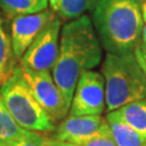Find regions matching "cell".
Wrapping results in <instances>:
<instances>
[{
    "instance_id": "6da1fadb",
    "label": "cell",
    "mask_w": 146,
    "mask_h": 146,
    "mask_svg": "<svg viewBox=\"0 0 146 146\" xmlns=\"http://www.w3.org/2000/svg\"><path fill=\"white\" fill-rule=\"evenodd\" d=\"M102 48L92 20L88 15L79 16L63 25L52 76L69 108L80 75L102 62Z\"/></svg>"
},
{
    "instance_id": "7a4b0ae2",
    "label": "cell",
    "mask_w": 146,
    "mask_h": 146,
    "mask_svg": "<svg viewBox=\"0 0 146 146\" xmlns=\"http://www.w3.org/2000/svg\"><path fill=\"white\" fill-rule=\"evenodd\" d=\"M142 0H99L92 10V23L107 53L134 52L141 43L144 20Z\"/></svg>"
},
{
    "instance_id": "3957f363",
    "label": "cell",
    "mask_w": 146,
    "mask_h": 146,
    "mask_svg": "<svg viewBox=\"0 0 146 146\" xmlns=\"http://www.w3.org/2000/svg\"><path fill=\"white\" fill-rule=\"evenodd\" d=\"M102 75L105 80V102L108 113L146 98L145 75L134 52L107 53L102 64Z\"/></svg>"
},
{
    "instance_id": "277c9868",
    "label": "cell",
    "mask_w": 146,
    "mask_h": 146,
    "mask_svg": "<svg viewBox=\"0 0 146 146\" xmlns=\"http://www.w3.org/2000/svg\"><path fill=\"white\" fill-rule=\"evenodd\" d=\"M0 96L11 116L23 129L44 134L55 131L56 122L33 95L20 65L0 86Z\"/></svg>"
},
{
    "instance_id": "5b68a950",
    "label": "cell",
    "mask_w": 146,
    "mask_h": 146,
    "mask_svg": "<svg viewBox=\"0 0 146 146\" xmlns=\"http://www.w3.org/2000/svg\"><path fill=\"white\" fill-rule=\"evenodd\" d=\"M61 29L62 20L56 15L31 42L20 65L37 72H52L58 58Z\"/></svg>"
},
{
    "instance_id": "8992f818",
    "label": "cell",
    "mask_w": 146,
    "mask_h": 146,
    "mask_svg": "<svg viewBox=\"0 0 146 146\" xmlns=\"http://www.w3.org/2000/svg\"><path fill=\"white\" fill-rule=\"evenodd\" d=\"M20 67L33 95L50 117L55 122L67 117L69 107L53 79L52 73L37 72L22 65Z\"/></svg>"
},
{
    "instance_id": "52a82bcc",
    "label": "cell",
    "mask_w": 146,
    "mask_h": 146,
    "mask_svg": "<svg viewBox=\"0 0 146 146\" xmlns=\"http://www.w3.org/2000/svg\"><path fill=\"white\" fill-rule=\"evenodd\" d=\"M106 107L105 80L102 73L93 69L80 75L74 92L69 115H102Z\"/></svg>"
},
{
    "instance_id": "ba28073f",
    "label": "cell",
    "mask_w": 146,
    "mask_h": 146,
    "mask_svg": "<svg viewBox=\"0 0 146 146\" xmlns=\"http://www.w3.org/2000/svg\"><path fill=\"white\" fill-rule=\"evenodd\" d=\"M110 129L108 121L102 115H69L60 122L54 131V137L81 146Z\"/></svg>"
},
{
    "instance_id": "9c48e42d",
    "label": "cell",
    "mask_w": 146,
    "mask_h": 146,
    "mask_svg": "<svg viewBox=\"0 0 146 146\" xmlns=\"http://www.w3.org/2000/svg\"><path fill=\"white\" fill-rule=\"evenodd\" d=\"M56 16L55 12L47 9L34 14L19 15L11 22V43L17 61L25 53L31 42L41 31Z\"/></svg>"
},
{
    "instance_id": "30bf717a",
    "label": "cell",
    "mask_w": 146,
    "mask_h": 146,
    "mask_svg": "<svg viewBox=\"0 0 146 146\" xmlns=\"http://www.w3.org/2000/svg\"><path fill=\"white\" fill-rule=\"evenodd\" d=\"M107 115L128 125L146 139V98L131 102Z\"/></svg>"
},
{
    "instance_id": "8fae6325",
    "label": "cell",
    "mask_w": 146,
    "mask_h": 146,
    "mask_svg": "<svg viewBox=\"0 0 146 146\" xmlns=\"http://www.w3.org/2000/svg\"><path fill=\"white\" fill-rule=\"evenodd\" d=\"M99 0H49L51 10L61 20H74L92 11Z\"/></svg>"
},
{
    "instance_id": "7c38bea8",
    "label": "cell",
    "mask_w": 146,
    "mask_h": 146,
    "mask_svg": "<svg viewBox=\"0 0 146 146\" xmlns=\"http://www.w3.org/2000/svg\"><path fill=\"white\" fill-rule=\"evenodd\" d=\"M49 0H0V12L12 20L15 16L47 10Z\"/></svg>"
},
{
    "instance_id": "4fadbf2b",
    "label": "cell",
    "mask_w": 146,
    "mask_h": 146,
    "mask_svg": "<svg viewBox=\"0 0 146 146\" xmlns=\"http://www.w3.org/2000/svg\"><path fill=\"white\" fill-rule=\"evenodd\" d=\"M106 119L117 146H146L145 137L131 127L108 115L106 116Z\"/></svg>"
},
{
    "instance_id": "5bb4252c",
    "label": "cell",
    "mask_w": 146,
    "mask_h": 146,
    "mask_svg": "<svg viewBox=\"0 0 146 146\" xmlns=\"http://www.w3.org/2000/svg\"><path fill=\"white\" fill-rule=\"evenodd\" d=\"M16 61L17 60L13 53L11 39L5 31L0 12V86L14 70Z\"/></svg>"
},
{
    "instance_id": "9a60e30c",
    "label": "cell",
    "mask_w": 146,
    "mask_h": 146,
    "mask_svg": "<svg viewBox=\"0 0 146 146\" xmlns=\"http://www.w3.org/2000/svg\"><path fill=\"white\" fill-rule=\"evenodd\" d=\"M28 131L14 120L0 96V146L26 134Z\"/></svg>"
},
{
    "instance_id": "2e32d148",
    "label": "cell",
    "mask_w": 146,
    "mask_h": 146,
    "mask_svg": "<svg viewBox=\"0 0 146 146\" xmlns=\"http://www.w3.org/2000/svg\"><path fill=\"white\" fill-rule=\"evenodd\" d=\"M49 137L44 133L28 131L26 134L1 146H47Z\"/></svg>"
},
{
    "instance_id": "e0dca14e",
    "label": "cell",
    "mask_w": 146,
    "mask_h": 146,
    "mask_svg": "<svg viewBox=\"0 0 146 146\" xmlns=\"http://www.w3.org/2000/svg\"><path fill=\"white\" fill-rule=\"evenodd\" d=\"M81 146H117V145H116V142L114 140V137H113L111 131L110 129L107 132L101 134L100 136L94 137L91 141L84 143V145Z\"/></svg>"
},
{
    "instance_id": "ac0fdd59",
    "label": "cell",
    "mask_w": 146,
    "mask_h": 146,
    "mask_svg": "<svg viewBox=\"0 0 146 146\" xmlns=\"http://www.w3.org/2000/svg\"><path fill=\"white\" fill-rule=\"evenodd\" d=\"M134 54H135L136 58H137V61H139L140 65H141V67L143 69V72H144V75H145V78H146V53L144 52V50L142 49V47L140 44L135 48Z\"/></svg>"
},
{
    "instance_id": "d6986e66",
    "label": "cell",
    "mask_w": 146,
    "mask_h": 146,
    "mask_svg": "<svg viewBox=\"0 0 146 146\" xmlns=\"http://www.w3.org/2000/svg\"><path fill=\"white\" fill-rule=\"evenodd\" d=\"M47 146H80V145L73 144V143H68V142L60 141V140L55 139V137H49Z\"/></svg>"
},
{
    "instance_id": "ffe728a7",
    "label": "cell",
    "mask_w": 146,
    "mask_h": 146,
    "mask_svg": "<svg viewBox=\"0 0 146 146\" xmlns=\"http://www.w3.org/2000/svg\"><path fill=\"white\" fill-rule=\"evenodd\" d=\"M142 46H144L146 48V24L143 26V31H142Z\"/></svg>"
},
{
    "instance_id": "44dd1931",
    "label": "cell",
    "mask_w": 146,
    "mask_h": 146,
    "mask_svg": "<svg viewBox=\"0 0 146 146\" xmlns=\"http://www.w3.org/2000/svg\"><path fill=\"white\" fill-rule=\"evenodd\" d=\"M142 14H143V20L146 23V1L142 5Z\"/></svg>"
},
{
    "instance_id": "7402d4cb",
    "label": "cell",
    "mask_w": 146,
    "mask_h": 146,
    "mask_svg": "<svg viewBox=\"0 0 146 146\" xmlns=\"http://www.w3.org/2000/svg\"><path fill=\"white\" fill-rule=\"evenodd\" d=\"M140 46H141V47H142V49H143V50H144V52H145V53H146V48H145V47H144V46H142L141 43H140Z\"/></svg>"
}]
</instances>
